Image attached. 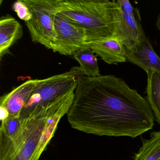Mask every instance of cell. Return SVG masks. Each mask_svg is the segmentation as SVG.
I'll return each mask as SVG.
<instances>
[{"mask_svg":"<svg viewBox=\"0 0 160 160\" xmlns=\"http://www.w3.org/2000/svg\"><path fill=\"white\" fill-rule=\"evenodd\" d=\"M74 97V92H69L23 120L19 137L14 142L0 143V160H39L60 119L68 112Z\"/></svg>","mask_w":160,"mask_h":160,"instance_id":"7a4b0ae2","label":"cell"},{"mask_svg":"<svg viewBox=\"0 0 160 160\" xmlns=\"http://www.w3.org/2000/svg\"><path fill=\"white\" fill-rule=\"evenodd\" d=\"M84 76L80 67L67 72L39 80L31 97L20 113L22 120L32 113L47 107L72 90H75L79 78Z\"/></svg>","mask_w":160,"mask_h":160,"instance_id":"277c9868","label":"cell"},{"mask_svg":"<svg viewBox=\"0 0 160 160\" xmlns=\"http://www.w3.org/2000/svg\"><path fill=\"white\" fill-rule=\"evenodd\" d=\"M116 3L119 8L125 13L135 17L134 8L132 5L129 0H116Z\"/></svg>","mask_w":160,"mask_h":160,"instance_id":"e0dca14e","label":"cell"},{"mask_svg":"<svg viewBox=\"0 0 160 160\" xmlns=\"http://www.w3.org/2000/svg\"><path fill=\"white\" fill-rule=\"evenodd\" d=\"M47 1L56 13L64 15L84 29L87 43L114 38L119 10L116 1Z\"/></svg>","mask_w":160,"mask_h":160,"instance_id":"3957f363","label":"cell"},{"mask_svg":"<svg viewBox=\"0 0 160 160\" xmlns=\"http://www.w3.org/2000/svg\"><path fill=\"white\" fill-rule=\"evenodd\" d=\"M54 24L56 38L52 49L54 52L72 55L82 48L88 46L85 31L77 23L56 13Z\"/></svg>","mask_w":160,"mask_h":160,"instance_id":"8992f818","label":"cell"},{"mask_svg":"<svg viewBox=\"0 0 160 160\" xmlns=\"http://www.w3.org/2000/svg\"><path fill=\"white\" fill-rule=\"evenodd\" d=\"M145 36L142 25L135 17L125 13L119 7L114 38L120 41L126 48L131 49Z\"/></svg>","mask_w":160,"mask_h":160,"instance_id":"52a82bcc","label":"cell"},{"mask_svg":"<svg viewBox=\"0 0 160 160\" xmlns=\"http://www.w3.org/2000/svg\"><path fill=\"white\" fill-rule=\"evenodd\" d=\"M12 8L17 13L19 18L24 21V22L32 18V12L23 0H17L12 5Z\"/></svg>","mask_w":160,"mask_h":160,"instance_id":"2e32d148","label":"cell"},{"mask_svg":"<svg viewBox=\"0 0 160 160\" xmlns=\"http://www.w3.org/2000/svg\"><path fill=\"white\" fill-rule=\"evenodd\" d=\"M84 1H90V2H106L111 1L115 0H84Z\"/></svg>","mask_w":160,"mask_h":160,"instance_id":"ac0fdd59","label":"cell"},{"mask_svg":"<svg viewBox=\"0 0 160 160\" xmlns=\"http://www.w3.org/2000/svg\"><path fill=\"white\" fill-rule=\"evenodd\" d=\"M95 52L89 47L82 48L73 54L74 59L79 63L84 76L96 77L101 76Z\"/></svg>","mask_w":160,"mask_h":160,"instance_id":"4fadbf2b","label":"cell"},{"mask_svg":"<svg viewBox=\"0 0 160 160\" xmlns=\"http://www.w3.org/2000/svg\"><path fill=\"white\" fill-rule=\"evenodd\" d=\"M142 141V145L133 160H160V131L151 132L150 139Z\"/></svg>","mask_w":160,"mask_h":160,"instance_id":"9a60e30c","label":"cell"},{"mask_svg":"<svg viewBox=\"0 0 160 160\" xmlns=\"http://www.w3.org/2000/svg\"><path fill=\"white\" fill-rule=\"evenodd\" d=\"M39 81V79L28 80L15 88L9 93L2 96L0 99V107L5 108L9 115H20Z\"/></svg>","mask_w":160,"mask_h":160,"instance_id":"9c48e42d","label":"cell"},{"mask_svg":"<svg viewBox=\"0 0 160 160\" xmlns=\"http://www.w3.org/2000/svg\"><path fill=\"white\" fill-rule=\"evenodd\" d=\"M147 99L160 125V73L150 70L147 72Z\"/></svg>","mask_w":160,"mask_h":160,"instance_id":"7c38bea8","label":"cell"},{"mask_svg":"<svg viewBox=\"0 0 160 160\" xmlns=\"http://www.w3.org/2000/svg\"><path fill=\"white\" fill-rule=\"evenodd\" d=\"M67 117L73 128L99 136L135 138L154 125L147 100L113 75L80 76Z\"/></svg>","mask_w":160,"mask_h":160,"instance_id":"6da1fadb","label":"cell"},{"mask_svg":"<svg viewBox=\"0 0 160 160\" xmlns=\"http://www.w3.org/2000/svg\"><path fill=\"white\" fill-rule=\"evenodd\" d=\"M54 1H62V0H54Z\"/></svg>","mask_w":160,"mask_h":160,"instance_id":"44dd1931","label":"cell"},{"mask_svg":"<svg viewBox=\"0 0 160 160\" xmlns=\"http://www.w3.org/2000/svg\"><path fill=\"white\" fill-rule=\"evenodd\" d=\"M88 46L109 64L117 65L127 61L126 47L115 38L90 42Z\"/></svg>","mask_w":160,"mask_h":160,"instance_id":"30bf717a","label":"cell"},{"mask_svg":"<svg viewBox=\"0 0 160 160\" xmlns=\"http://www.w3.org/2000/svg\"><path fill=\"white\" fill-rule=\"evenodd\" d=\"M23 122L19 115H9L1 121L0 143L11 142L17 140L23 130Z\"/></svg>","mask_w":160,"mask_h":160,"instance_id":"5bb4252c","label":"cell"},{"mask_svg":"<svg viewBox=\"0 0 160 160\" xmlns=\"http://www.w3.org/2000/svg\"><path fill=\"white\" fill-rule=\"evenodd\" d=\"M3 0H0V4L2 5V4L3 3Z\"/></svg>","mask_w":160,"mask_h":160,"instance_id":"ffe728a7","label":"cell"},{"mask_svg":"<svg viewBox=\"0 0 160 160\" xmlns=\"http://www.w3.org/2000/svg\"><path fill=\"white\" fill-rule=\"evenodd\" d=\"M126 55L127 61L140 67L147 73L152 70L160 73V57L146 36L133 48H126Z\"/></svg>","mask_w":160,"mask_h":160,"instance_id":"ba28073f","label":"cell"},{"mask_svg":"<svg viewBox=\"0 0 160 160\" xmlns=\"http://www.w3.org/2000/svg\"><path fill=\"white\" fill-rule=\"evenodd\" d=\"M23 35L20 23L9 15L0 20V58L9 53V49Z\"/></svg>","mask_w":160,"mask_h":160,"instance_id":"8fae6325","label":"cell"},{"mask_svg":"<svg viewBox=\"0 0 160 160\" xmlns=\"http://www.w3.org/2000/svg\"><path fill=\"white\" fill-rule=\"evenodd\" d=\"M23 1L32 12V18L25 23L32 41L52 50L56 38L54 24L55 10L47 0Z\"/></svg>","mask_w":160,"mask_h":160,"instance_id":"5b68a950","label":"cell"},{"mask_svg":"<svg viewBox=\"0 0 160 160\" xmlns=\"http://www.w3.org/2000/svg\"><path fill=\"white\" fill-rule=\"evenodd\" d=\"M157 27L158 29L160 31V14L158 17L157 20V23H156Z\"/></svg>","mask_w":160,"mask_h":160,"instance_id":"d6986e66","label":"cell"}]
</instances>
